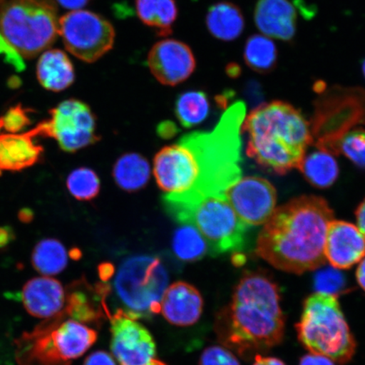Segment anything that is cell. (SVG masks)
Masks as SVG:
<instances>
[{"mask_svg":"<svg viewBox=\"0 0 365 365\" xmlns=\"http://www.w3.org/2000/svg\"><path fill=\"white\" fill-rule=\"evenodd\" d=\"M334 212L316 195L294 198L275 209L258 236L257 252L278 270L302 274L326 263L327 228Z\"/></svg>","mask_w":365,"mask_h":365,"instance_id":"cell-1","label":"cell"},{"mask_svg":"<svg viewBox=\"0 0 365 365\" xmlns=\"http://www.w3.org/2000/svg\"><path fill=\"white\" fill-rule=\"evenodd\" d=\"M285 325L275 280L267 272L248 271L235 287L230 303L217 313L215 331L225 348L249 359L279 345Z\"/></svg>","mask_w":365,"mask_h":365,"instance_id":"cell-2","label":"cell"},{"mask_svg":"<svg viewBox=\"0 0 365 365\" xmlns=\"http://www.w3.org/2000/svg\"><path fill=\"white\" fill-rule=\"evenodd\" d=\"M245 113V104L236 102L225 109L212 131L192 132L181 137L180 140L190 150L197 186L190 195H168L181 199L226 196L227 189L242 176L241 128Z\"/></svg>","mask_w":365,"mask_h":365,"instance_id":"cell-3","label":"cell"},{"mask_svg":"<svg viewBox=\"0 0 365 365\" xmlns=\"http://www.w3.org/2000/svg\"><path fill=\"white\" fill-rule=\"evenodd\" d=\"M241 133L248 135L246 153L259 165L285 175L302 163L312 144L309 123L289 103L262 104L245 116Z\"/></svg>","mask_w":365,"mask_h":365,"instance_id":"cell-4","label":"cell"},{"mask_svg":"<svg viewBox=\"0 0 365 365\" xmlns=\"http://www.w3.org/2000/svg\"><path fill=\"white\" fill-rule=\"evenodd\" d=\"M166 212L179 225H190L208 245L210 254L239 253L245 248L248 226L231 207L226 196L192 199L163 196Z\"/></svg>","mask_w":365,"mask_h":365,"instance_id":"cell-5","label":"cell"},{"mask_svg":"<svg viewBox=\"0 0 365 365\" xmlns=\"http://www.w3.org/2000/svg\"><path fill=\"white\" fill-rule=\"evenodd\" d=\"M295 328L300 344L310 354L340 364L349 363L355 354L357 344L335 295L319 292L309 295Z\"/></svg>","mask_w":365,"mask_h":365,"instance_id":"cell-6","label":"cell"},{"mask_svg":"<svg viewBox=\"0 0 365 365\" xmlns=\"http://www.w3.org/2000/svg\"><path fill=\"white\" fill-rule=\"evenodd\" d=\"M63 309L16 341L19 365H71L98 339V333L84 323L66 319Z\"/></svg>","mask_w":365,"mask_h":365,"instance_id":"cell-7","label":"cell"},{"mask_svg":"<svg viewBox=\"0 0 365 365\" xmlns=\"http://www.w3.org/2000/svg\"><path fill=\"white\" fill-rule=\"evenodd\" d=\"M58 27L56 0L0 2V38L21 57L33 58L51 47Z\"/></svg>","mask_w":365,"mask_h":365,"instance_id":"cell-8","label":"cell"},{"mask_svg":"<svg viewBox=\"0 0 365 365\" xmlns=\"http://www.w3.org/2000/svg\"><path fill=\"white\" fill-rule=\"evenodd\" d=\"M168 280L167 269L159 257L138 255L125 259L113 282L120 309L135 319L158 313Z\"/></svg>","mask_w":365,"mask_h":365,"instance_id":"cell-9","label":"cell"},{"mask_svg":"<svg viewBox=\"0 0 365 365\" xmlns=\"http://www.w3.org/2000/svg\"><path fill=\"white\" fill-rule=\"evenodd\" d=\"M318 93L309 124L312 144L322 152L337 156L342 137L359 125H365V91L333 86Z\"/></svg>","mask_w":365,"mask_h":365,"instance_id":"cell-10","label":"cell"},{"mask_svg":"<svg viewBox=\"0 0 365 365\" xmlns=\"http://www.w3.org/2000/svg\"><path fill=\"white\" fill-rule=\"evenodd\" d=\"M49 116L31 131L36 137L56 140L59 148L66 153H76L101 140L96 133L95 114L88 104L80 100H66L52 108Z\"/></svg>","mask_w":365,"mask_h":365,"instance_id":"cell-11","label":"cell"},{"mask_svg":"<svg viewBox=\"0 0 365 365\" xmlns=\"http://www.w3.org/2000/svg\"><path fill=\"white\" fill-rule=\"evenodd\" d=\"M58 35L68 52L86 63L110 51L115 31L110 22L89 11H73L59 18Z\"/></svg>","mask_w":365,"mask_h":365,"instance_id":"cell-12","label":"cell"},{"mask_svg":"<svg viewBox=\"0 0 365 365\" xmlns=\"http://www.w3.org/2000/svg\"><path fill=\"white\" fill-rule=\"evenodd\" d=\"M111 322L112 353L120 365H167L158 358L153 336L135 319L118 309Z\"/></svg>","mask_w":365,"mask_h":365,"instance_id":"cell-13","label":"cell"},{"mask_svg":"<svg viewBox=\"0 0 365 365\" xmlns=\"http://www.w3.org/2000/svg\"><path fill=\"white\" fill-rule=\"evenodd\" d=\"M226 198L245 225H264L276 209L277 191L258 176L245 177L226 191Z\"/></svg>","mask_w":365,"mask_h":365,"instance_id":"cell-14","label":"cell"},{"mask_svg":"<svg viewBox=\"0 0 365 365\" xmlns=\"http://www.w3.org/2000/svg\"><path fill=\"white\" fill-rule=\"evenodd\" d=\"M152 74L165 86L185 81L195 70V58L188 45L175 39L159 41L150 50L148 58Z\"/></svg>","mask_w":365,"mask_h":365,"instance_id":"cell-15","label":"cell"},{"mask_svg":"<svg viewBox=\"0 0 365 365\" xmlns=\"http://www.w3.org/2000/svg\"><path fill=\"white\" fill-rule=\"evenodd\" d=\"M326 259L339 270H349L365 257V237L357 226L332 220L327 228Z\"/></svg>","mask_w":365,"mask_h":365,"instance_id":"cell-16","label":"cell"},{"mask_svg":"<svg viewBox=\"0 0 365 365\" xmlns=\"http://www.w3.org/2000/svg\"><path fill=\"white\" fill-rule=\"evenodd\" d=\"M204 301L199 290L185 282H176L165 291L161 301L164 318L177 327H190L202 317Z\"/></svg>","mask_w":365,"mask_h":365,"instance_id":"cell-17","label":"cell"},{"mask_svg":"<svg viewBox=\"0 0 365 365\" xmlns=\"http://www.w3.org/2000/svg\"><path fill=\"white\" fill-rule=\"evenodd\" d=\"M21 301L31 316L47 319L56 317L65 308L66 294L61 282L50 277H39L23 287Z\"/></svg>","mask_w":365,"mask_h":365,"instance_id":"cell-18","label":"cell"},{"mask_svg":"<svg viewBox=\"0 0 365 365\" xmlns=\"http://www.w3.org/2000/svg\"><path fill=\"white\" fill-rule=\"evenodd\" d=\"M297 12L289 0H259L255 21L262 34L276 39L289 41L296 31Z\"/></svg>","mask_w":365,"mask_h":365,"instance_id":"cell-19","label":"cell"},{"mask_svg":"<svg viewBox=\"0 0 365 365\" xmlns=\"http://www.w3.org/2000/svg\"><path fill=\"white\" fill-rule=\"evenodd\" d=\"M30 130L0 135V175L4 171H21L33 167L43 156V148Z\"/></svg>","mask_w":365,"mask_h":365,"instance_id":"cell-20","label":"cell"},{"mask_svg":"<svg viewBox=\"0 0 365 365\" xmlns=\"http://www.w3.org/2000/svg\"><path fill=\"white\" fill-rule=\"evenodd\" d=\"M36 76L43 88L56 93L70 88L76 78L70 58L59 49L46 50L36 66Z\"/></svg>","mask_w":365,"mask_h":365,"instance_id":"cell-21","label":"cell"},{"mask_svg":"<svg viewBox=\"0 0 365 365\" xmlns=\"http://www.w3.org/2000/svg\"><path fill=\"white\" fill-rule=\"evenodd\" d=\"M205 22L210 34L227 42L238 38L245 29L242 12L230 2H219L210 7Z\"/></svg>","mask_w":365,"mask_h":365,"instance_id":"cell-22","label":"cell"},{"mask_svg":"<svg viewBox=\"0 0 365 365\" xmlns=\"http://www.w3.org/2000/svg\"><path fill=\"white\" fill-rule=\"evenodd\" d=\"M113 176L120 189L135 192L148 185L150 176V164L138 153H126L114 164Z\"/></svg>","mask_w":365,"mask_h":365,"instance_id":"cell-23","label":"cell"},{"mask_svg":"<svg viewBox=\"0 0 365 365\" xmlns=\"http://www.w3.org/2000/svg\"><path fill=\"white\" fill-rule=\"evenodd\" d=\"M136 12L141 21L155 29L159 36L172 33L178 16L175 0H136Z\"/></svg>","mask_w":365,"mask_h":365,"instance_id":"cell-24","label":"cell"},{"mask_svg":"<svg viewBox=\"0 0 365 365\" xmlns=\"http://www.w3.org/2000/svg\"><path fill=\"white\" fill-rule=\"evenodd\" d=\"M299 170L310 185L319 189L329 188L339 175L336 159L332 155L322 150L305 156Z\"/></svg>","mask_w":365,"mask_h":365,"instance_id":"cell-25","label":"cell"},{"mask_svg":"<svg viewBox=\"0 0 365 365\" xmlns=\"http://www.w3.org/2000/svg\"><path fill=\"white\" fill-rule=\"evenodd\" d=\"M68 259L65 245L56 239L39 241L31 254V264L35 270L46 277L58 275L65 270Z\"/></svg>","mask_w":365,"mask_h":365,"instance_id":"cell-26","label":"cell"},{"mask_svg":"<svg viewBox=\"0 0 365 365\" xmlns=\"http://www.w3.org/2000/svg\"><path fill=\"white\" fill-rule=\"evenodd\" d=\"M180 225L172 240L173 251L178 259L184 262H195L210 254L207 241L194 226Z\"/></svg>","mask_w":365,"mask_h":365,"instance_id":"cell-27","label":"cell"},{"mask_svg":"<svg viewBox=\"0 0 365 365\" xmlns=\"http://www.w3.org/2000/svg\"><path fill=\"white\" fill-rule=\"evenodd\" d=\"M210 103L202 91H189L177 98L175 113L182 127L190 129L202 124L209 115Z\"/></svg>","mask_w":365,"mask_h":365,"instance_id":"cell-28","label":"cell"},{"mask_svg":"<svg viewBox=\"0 0 365 365\" xmlns=\"http://www.w3.org/2000/svg\"><path fill=\"white\" fill-rule=\"evenodd\" d=\"M244 58L252 70L259 73L270 72L277 63L276 45L267 36H251L245 44Z\"/></svg>","mask_w":365,"mask_h":365,"instance_id":"cell-29","label":"cell"},{"mask_svg":"<svg viewBox=\"0 0 365 365\" xmlns=\"http://www.w3.org/2000/svg\"><path fill=\"white\" fill-rule=\"evenodd\" d=\"M68 192L81 202H89L98 195L101 181L95 171L88 168H79L68 175L66 180Z\"/></svg>","mask_w":365,"mask_h":365,"instance_id":"cell-30","label":"cell"},{"mask_svg":"<svg viewBox=\"0 0 365 365\" xmlns=\"http://www.w3.org/2000/svg\"><path fill=\"white\" fill-rule=\"evenodd\" d=\"M339 153L365 170V130L354 128L342 137Z\"/></svg>","mask_w":365,"mask_h":365,"instance_id":"cell-31","label":"cell"},{"mask_svg":"<svg viewBox=\"0 0 365 365\" xmlns=\"http://www.w3.org/2000/svg\"><path fill=\"white\" fill-rule=\"evenodd\" d=\"M314 287L319 293L336 297L348 291L344 274L331 267L323 269L317 273L314 276Z\"/></svg>","mask_w":365,"mask_h":365,"instance_id":"cell-32","label":"cell"},{"mask_svg":"<svg viewBox=\"0 0 365 365\" xmlns=\"http://www.w3.org/2000/svg\"><path fill=\"white\" fill-rule=\"evenodd\" d=\"M4 128L12 134L20 133L31 124L29 109L18 104L9 109L3 116Z\"/></svg>","mask_w":365,"mask_h":365,"instance_id":"cell-33","label":"cell"},{"mask_svg":"<svg viewBox=\"0 0 365 365\" xmlns=\"http://www.w3.org/2000/svg\"><path fill=\"white\" fill-rule=\"evenodd\" d=\"M200 365H240L238 359L225 346H210L203 351Z\"/></svg>","mask_w":365,"mask_h":365,"instance_id":"cell-34","label":"cell"},{"mask_svg":"<svg viewBox=\"0 0 365 365\" xmlns=\"http://www.w3.org/2000/svg\"><path fill=\"white\" fill-rule=\"evenodd\" d=\"M84 365H116V363L111 354L105 351H97L86 358Z\"/></svg>","mask_w":365,"mask_h":365,"instance_id":"cell-35","label":"cell"},{"mask_svg":"<svg viewBox=\"0 0 365 365\" xmlns=\"http://www.w3.org/2000/svg\"><path fill=\"white\" fill-rule=\"evenodd\" d=\"M179 129L173 121L166 120L160 123L157 127V133L163 139L168 140L179 133Z\"/></svg>","mask_w":365,"mask_h":365,"instance_id":"cell-36","label":"cell"},{"mask_svg":"<svg viewBox=\"0 0 365 365\" xmlns=\"http://www.w3.org/2000/svg\"><path fill=\"white\" fill-rule=\"evenodd\" d=\"M299 365H336L329 358L325 356L308 354L300 359Z\"/></svg>","mask_w":365,"mask_h":365,"instance_id":"cell-37","label":"cell"},{"mask_svg":"<svg viewBox=\"0 0 365 365\" xmlns=\"http://www.w3.org/2000/svg\"><path fill=\"white\" fill-rule=\"evenodd\" d=\"M16 239L15 231L9 226L0 227V250L6 248Z\"/></svg>","mask_w":365,"mask_h":365,"instance_id":"cell-38","label":"cell"},{"mask_svg":"<svg viewBox=\"0 0 365 365\" xmlns=\"http://www.w3.org/2000/svg\"><path fill=\"white\" fill-rule=\"evenodd\" d=\"M56 1L62 7L73 11L81 10V8L86 6L90 0H56Z\"/></svg>","mask_w":365,"mask_h":365,"instance_id":"cell-39","label":"cell"},{"mask_svg":"<svg viewBox=\"0 0 365 365\" xmlns=\"http://www.w3.org/2000/svg\"><path fill=\"white\" fill-rule=\"evenodd\" d=\"M252 365H286L280 359L275 357H267L262 354H257L254 357Z\"/></svg>","mask_w":365,"mask_h":365,"instance_id":"cell-40","label":"cell"},{"mask_svg":"<svg viewBox=\"0 0 365 365\" xmlns=\"http://www.w3.org/2000/svg\"><path fill=\"white\" fill-rule=\"evenodd\" d=\"M356 218H357L358 227L365 237V200L359 205L356 211Z\"/></svg>","mask_w":365,"mask_h":365,"instance_id":"cell-41","label":"cell"},{"mask_svg":"<svg viewBox=\"0 0 365 365\" xmlns=\"http://www.w3.org/2000/svg\"><path fill=\"white\" fill-rule=\"evenodd\" d=\"M114 273V267L110 263H103L100 264L99 275L101 277L102 280L107 281L110 278Z\"/></svg>","mask_w":365,"mask_h":365,"instance_id":"cell-42","label":"cell"},{"mask_svg":"<svg viewBox=\"0 0 365 365\" xmlns=\"http://www.w3.org/2000/svg\"><path fill=\"white\" fill-rule=\"evenodd\" d=\"M356 279H357L360 287L365 292V257L360 262L357 272H356Z\"/></svg>","mask_w":365,"mask_h":365,"instance_id":"cell-43","label":"cell"},{"mask_svg":"<svg viewBox=\"0 0 365 365\" xmlns=\"http://www.w3.org/2000/svg\"><path fill=\"white\" fill-rule=\"evenodd\" d=\"M18 217L19 220L24 223H29L34 220V212L29 208H23L18 213Z\"/></svg>","mask_w":365,"mask_h":365,"instance_id":"cell-44","label":"cell"},{"mask_svg":"<svg viewBox=\"0 0 365 365\" xmlns=\"http://www.w3.org/2000/svg\"><path fill=\"white\" fill-rule=\"evenodd\" d=\"M70 255L73 259H78L81 257V253L79 250L74 249L71 250Z\"/></svg>","mask_w":365,"mask_h":365,"instance_id":"cell-45","label":"cell"},{"mask_svg":"<svg viewBox=\"0 0 365 365\" xmlns=\"http://www.w3.org/2000/svg\"><path fill=\"white\" fill-rule=\"evenodd\" d=\"M2 128H4L3 117L0 116V131H1Z\"/></svg>","mask_w":365,"mask_h":365,"instance_id":"cell-46","label":"cell"},{"mask_svg":"<svg viewBox=\"0 0 365 365\" xmlns=\"http://www.w3.org/2000/svg\"><path fill=\"white\" fill-rule=\"evenodd\" d=\"M363 71H364V76H365V61H364V65H363Z\"/></svg>","mask_w":365,"mask_h":365,"instance_id":"cell-47","label":"cell"}]
</instances>
